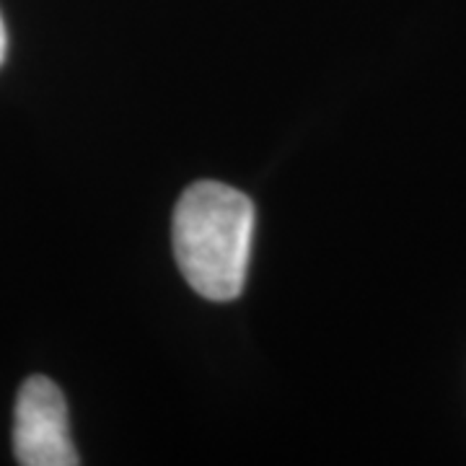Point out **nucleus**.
<instances>
[{
	"label": "nucleus",
	"instance_id": "nucleus-2",
	"mask_svg": "<svg viewBox=\"0 0 466 466\" xmlns=\"http://www.w3.org/2000/svg\"><path fill=\"white\" fill-rule=\"evenodd\" d=\"M14 451L24 466H76L67 404L60 386L47 376H32L18 389Z\"/></svg>",
	"mask_w": 466,
	"mask_h": 466
},
{
	"label": "nucleus",
	"instance_id": "nucleus-1",
	"mask_svg": "<svg viewBox=\"0 0 466 466\" xmlns=\"http://www.w3.org/2000/svg\"><path fill=\"white\" fill-rule=\"evenodd\" d=\"M251 236L254 205L228 184H192L174 208V257L184 280L202 299L233 300L241 296Z\"/></svg>",
	"mask_w": 466,
	"mask_h": 466
},
{
	"label": "nucleus",
	"instance_id": "nucleus-3",
	"mask_svg": "<svg viewBox=\"0 0 466 466\" xmlns=\"http://www.w3.org/2000/svg\"><path fill=\"white\" fill-rule=\"evenodd\" d=\"M5 50H8V34H5L3 16H0V66H3V60H5Z\"/></svg>",
	"mask_w": 466,
	"mask_h": 466
}]
</instances>
